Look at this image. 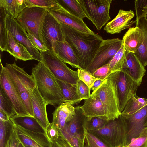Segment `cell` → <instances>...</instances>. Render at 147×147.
Masks as SVG:
<instances>
[{"mask_svg": "<svg viewBox=\"0 0 147 147\" xmlns=\"http://www.w3.org/2000/svg\"><path fill=\"white\" fill-rule=\"evenodd\" d=\"M27 35L32 45L40 52L45 51L48 50L44 44L34 35L30 33H28Z\"/></svg>", "mask_w": 147, "mask_h": 147, "instance_id": "46", "label": "cell"}, {"mask_svg": "<svg viewBox=\"0 0 147 147\" xmlns=\"http://www.w3.org/2000/svg\"><path fill=\"white\" fill-rule=\"evenodd\" d=\"M31 100L34 117L45 129L50 123L47 112V105L36 86L31 95Z\"/></svg>", "mask_w": 147, "mask_h": 147, "instance_id": "20", "label": "cell"}, {"mask_svg": "<svg viewBox=\"0 0 147 147\" xmlns=\"http://www.w3.org/2000/svg\"><path fill=\"white\" fill-rule=\"evenodd\" d=\"M6 23L7 30L11 33L15 40L26 48L34 60L42 61L40 52L32 43L26 31L16 19L7 14L6 18Z\"/></svg>", "mask_w": 147, "mask_h": 147, "instance_id": "11", "label": "cell"}, {"mask_svg": "<svg viewBox=\"0 0 147 147\" xmlns=\"http://www.w3.org/2000/svg\"><path fill=\"white\" fill-rule=\"evenodd\" d=\"M48 12L47 8L35 6L29 7L20 13L16 19L28 33L34 35L43 43L42 30Z\"/></svg>", "mask_w": 147, "mask_h": 147, "instance_id": "6", "label": "cell"}, {"mask_svg": "<svg viewBox=\"0 0 147 147\" xmlns=\"http://www.w3.org/2000/svg\"><path fill=\"white\" fill-rule=\"evenodd\" d=\"M144 127H147V120L146 121L144 124Z\"/></svg>", "mask_w": 147, "mask_h": 147, "instance_id": "52", "label": "cell"}, {"mask_svg": "<svg viewBox=\"0 0 147 147\" xmlns=\"http://www.w3.org/2000/svg\"><path fill=\"white\" fill-rule=\"evenodd\" d=\"M7 14L4 8L0 6V49L1 52L6 51L8 30L6 23Z\"/></svg>", "mask_w": 147, "mask_h": 147, "instance_id": "33", "label": "cell"}, {"mask_svg": "<svg viewBox=\"0 0 147 147\" xmlns=\"http://www.w3.org/2000/svg\"><path fill=\"white\" fill-rule=\"evenodd\" d=\"M122 45V40L118 38L104 40L87 70L91 73L112 59Z\"/></svg>", "mask_w": 147, "mask_h": 147, "instance_id": "9", "label": "cell"}, {"mask_svg": "<svg viewBox=\"0 0 147 147\" xmlns=\"http://www.w3.org/2000/svg\"><path fill=\"white\" fill-rule=\"evenodd\" d=\"M145 67L135 54L126 51V59L121 71L128 75L139 86L146 73Z\"/></svg>", "mask_w": 147, "mask_h": 147, "instance_id": "17", "label": "cell"}, {"mask_svg": "<svg viewBox=\"0 0 147 147\" xmlns=\"http://www.w3.org/2000/svg\"><path fill=\"white\" fill-rule=\"evenodd\" d=\"M0 6L7 14L16 19L24 9L32 6L29 0H0Z\"/></svg>", "mask_w": 147, "mask_h": 147, "instance_id": "25", "label": "cell"}, {"mask_svg": "<svg viewBox=\"0 0 147 147\" xmlns=\"http://www.w3.org/2000/svg\"><path fill=\"white\" fill-rule=\"evenodd\" d=\"M134 2L136 20H138L145 17L147 14V0H136Z\"/></svg>", "mask_w": 147, "mask_h": 147, "instance_id": "42", "label": "cell"}, {"mask_svg": "<svg viewBox=\"0 0 147 147\" xmlns=\"http://www.w3.org/2000/svg\"><path fill=\"white\" fill-rule=\"evenodd\" d=\"M13 130L20 141L30 147H52V142L45 133L37 132L14 124Z\"/></svg>", "mask_w": 147, "mask_h": 147, "instance_id": "15", "label": "cell"}, {"mask_svg": "<svg viewBox=\"0 0 147 147\" xmlns=\"http://www.w3.org/2000/svg\"><path fill=\"white\" fill-rule=\"evenodd\" d=\"M77 71L79 79L83 82L91 89L95 81L98 79L95 78L88 70L78 69Z\"/></svg>", "mask_w": 147, "mask_h": 147, "instance_id": "39", "label": "cell"}, {"mask_svg": "<svg viewBox=\"0 0 147 147\" xmlns=\"http://www.w3.org/2000/svg\"><path fill=\"white\" fill-rule=\"evenodd\" d=\"M11 119L14 125L34 132L45 133V129L34 117L16 115Z\"/></svg>", "mask_w": 147, "mask_h": 147, "instance_id": "26", "label": "cell"}, {"mask_svg": "<svg viewBox=\"0 0 147 147\" xmlns=\"http://www.w3.org/2000/svg\"><path fill=\"white\" fill-rule=\"evenodd\" d=\"M85 147H110L102 141L84 129Z\"/></svg>", "mask_w": 147, "mask_h": 147, "instance_id": "37", "label": "cell"}, {"mask_svg": "<svg viewBox=\"0 0 147 147\" xmlns=\"http://www.w3.org/2000/svg\"><path fill=\"white\" fill-rule=\"evenodd\" d=\"M147 120V104L127 119L129 129L136 133L140 132L145 127Z\"/></svg>", "mask_w": 147, "mask_h": 147, "instance_id": "27", "label": "cell"}, {"mask_svg": "<svg viewBox=\"0 0 147 147\" xmlns=\"http://www.w3.org/2000/svg\"><path fill=\"white\" fill-rule=\"evenodd\" d=\"M85 15L100 30L110 19V9L112 0H78Z\"/></svg>", "mask_w": 147, "mask_h": 147, "instance_id": "7", "label": "cell"}, {"mask_svg": "<svg viewBox=\"0 0 147 147\" xmlns=\"http://www.w3.org/2000/svg\"><path fill=\"white\" fill-rule=\"evenodd\" d=\"M109 121L98 117H93L89 121L87 120L86 123V129L88 132L100 129L103 127Z\"/></svg>", "mask_w": 147, "mask_h": 147, "instance_id": "41", "label": "cell"}, {"mask_svg": "<svg viewBox=\"0 0 147 147\" xmlns=\"http://www.w3.org/2000/svg\"><path fill=\"white\" fill-rule=\"evenodd\" d=\"M134 16V12L131 10L125 11L120 9L117 15L105 26L104 30L111 34L119 33L136 23V20L131 21Z\"/></svg>", "mask_w": 147, "mask_h": 147, "instance_id": "16", "label": "cell"}, {"mask_svg": "<svg viewBox=\"0 0 147 147\" xmlns=\"http://www.w3.org/2000/svg\"><path fill=\"white\" fill-rule=\"evenodd\" d=\"M80 107L88 121L94 117L109 121L103 105L98 97L91 95L89 98L84 100V104Z\"/></svg>", "mask_w": 147, "mask_h": 147, "instance_id": "18", "label": "cell"}, {"mask_svg": "<svg viewBox=\"0 0 147 147\" xmlns=\"http://www.w3.org/2000/svg\"><path fill=\"white\" fill-rule=\"evenodd\" d=\"M0 87L3 90L13 104L16 115H29L7 68L3 66L0 71Z\"/></svg>", "mask_w": 147, "mask_h": 147, "instance_id": "10", "label": "cell"}, {"mask_svg": "<svg viewBox=\"0 0 147 147\" xmlns=\"http://www.w3.org/2000/svg\"><path fill=\"white\" fill-rule=\"evenodd\" d=\"M42 61L56 79L76 86L79 79L77 71L69 68L53 52H40Z\"/></svg>", "mask_w": 147, "mask_h": 147, "instance_id": "8", "label": "cell"}, {"mask_svg": "<svg viewBox=\"0 0 147 147\" xmlns=\"http://www.w3.org/2000/svg\"><path fill=\"white\" fill-rule=\"evenodd\" d=\"M6 51L16 58L20 60L26 61L34 59L26 48L16 41L8 31Z\"/></svg>", "mask_w": 147, "mask_h": 147, "instance_id": "24", "label": "cell"}, {"mask_svg": "<svg viewBox=\"0 0 147 147\" xmlns=\"http://www.w3.org/2000/svg\"><path fill=\"white\" fill-rule=\"evenodd\" d=\"M80 106L74 107L75 114L65 128L71 134L84 137V129L87 120L80 108Z\"/></svg>", "mask_w": 147, "mask_h": 147, "instance_id": "23", "label": "cell"}, {"mask_svg": "<svg viewBox=\"0 0 147 147\" xmlns=\"http://www.w3.org/2000/svg\"><path fill=\"white\" fill-rule=\"evenodd\" d=\"M144 35L142 29L136 26L130 27L123 36L122 44L126 51L134 53L142 44Z\"/></svg>", "mask_w": 147, "mask_h": 147, "instance_id": "21", "label": "cell"}, {"mask_svg": "<svg viewBox=\"0 0 147 147\" xmlns=\"http://www.w3.org/2000/svg\"><path fill=\"white\" fill-rule=\"evenodd\" d=\"M24 147H30L29 146L24 145Z\"/></svg>", "mask_w": 147, "mask_h": 147, "instance_id": "53", "label": "cell"}, {"mask_svg": "<svg viewBox=\"0 0 147 147\" xmlns=\"http://www.w3.org/2000/svg\"><path fill=\"white\" fill-rule=\"evenodd\" d=\"M32 6H35L47 8L57 7L59 4L56 0H29Z\"/></svg>", "mask_w": 147, "mask_h": 147, "instance_id": "45", "label": "cell"}, {"mask_svg": "<svg viewBox=\"0 0 147 147\" xmlns=\"http://www.w3.org/2000/svg\"><path fill=\"white\" fill-rule=\"evenodd\" d=\"M61 91L64 102L72 105H78L81 101L76 92V86L56 79Z\"/></svg>", "mask_w": 147, "mask_h": 147, "instance_id": "30", "label": "cell"}, {"mask_svg": "<svg viewBox=\"0 0 147 147\" xmlns=\"http://www.w3.org/2000/svg\"><path fill=\"white\" fill-rule=\"evenodd\" d=\"M145 18L147 20V14H146V16Z\"/></svg>", "mask_w": 147, "mask_h": 147, "instance_id": "54", "label": "cell"}, {"mask_svg": "<svg viewBox=\"0 0 147 147\" xmlns=\"http://www.w3.org/2000/svg\"><path fill=\"white\" fill-rule=\"evenodd\" d=\"M76 88L77 94L81 101L90 97L91 89L81 80H78Z\"/></svg>", "mask_w": 147, "mask_h": 147, "instance_id": "40", "label": "cell"}, {"mask_svg": "<svg viewBox=\"0 0 147 147\" xmlns=\"http://www.w3.org/2000/svg\"><path fill=\"white\" fill-rule=\"evenodd\" d=\"M5 67L17 89L29 115L34 117L31 95L36 86L34 79L15 64L6 63Z\"/></svg>", "mask_w": 147, "mask_h": 147, "instance_id": "5", "label": "cell"}, {"mask_svg": "<svg viewBox=\"0 0 147 147\" xmlns=\"http://www.w3.org/2000/svg\"><path fill=\"white\" fill-rule=\"evenodd\" d=\"M36 87L47 105H59L64 102L56 79L42 61H39L32 70Z\"/></svg>", "mask_w": 147, "mask_h": 147, "instance_id": "2", "label": "cell"}, {"mask_svg": "<svg viewBox=\"0 0 147 147\" xmlns=\"http://www.w3.org/2000/svg\"><path fill=\"white\" fill-rule=\"evenodd\" d=\"M104 80L98 79L94 82L91 88L93 91L95 90L103 82Z\"/></svg>", "mask_w": 147, "mask_h": 147, "instance_id": "50", "label": "cell"}, {"mask_svg": "<svg viewBox=\"0 0 147 147\" xmlns=\"http://www.w3.org/2000/svg\"><path fill=\"white\" fill-rule=\"evenodd\" d=\"M11 119L7 121L0 120V147H6L8 139L13 129Z\"/></svg>", "mask_w": 147, "mask_h": 147, "instance_id": "34", "label": "cell"}, {"mask_svg": "<svg viewBox=\"0 0 147 147\" xmlns=\"http://www.w3.org/2000/svg\"><path fill=\"white\" fill-rule=\"evenodd\" d=\"M117 73V71L111 74L91 94L100 99L109 121L118 119L121 113L116 85Z\"/></svg>", "mask_w": 147, "mask_h": 147, "instance_id": "3", "label": "cell"}, {"mask_svg": "<svg viewBox=\"0 0 147 147\" xmlns=\"http://www.w3.org/2000/svg\"><path fill=\"white\" fill-rule=\"evenodd\" d=\"M18 147H24V144L20 142L19 144Z\"/></svg>", "mask_w": 147, "mask_h": 147, "instance_id": "51", "label": "cell"}, {"mask_svg": "<svg viewBox=\"0 0 147 147\" xmlns=\"http://www.w3.org/2000/svg\"><path fill=\"white\" fill-rule=\"evenodd\" d=\"M45 134L48 139L51 142L57 140L60 138L59 129L52 122L44 129Z\"/></svg>", "mask_w": 147, "mask_h": 147, "instance_id": "43", "label": "cell"}, {"mask_svg": "<svg viewBox=\"0 0 147 147\" xmlns=\"http://www.w3.org/2000/svg\"><path fill=\"white\" fill-rule=\"evenodd\" d=\"M75 112L74 107L68 103L63 102L58 105L54 111L52 122L59 130L63 129L71 119Z\"/></svg>", "mask_w": 147, "mask_h": 147, "instance_id": "22", "label": "cell"}, {"mask_svg": "<svg viewBox=\"0 0 147 147\" xmlns=\"http://www.w3.org/2000/svg\"><path fill=\"white\" fill-rule=\"evenodd\" d=\"M58 4L66 11L83 20L86 17L78 0H56Z\"/></svg>", "mask_w": 147, "mask_h": 147, "instance_id": "31", "label": "cell"}, {"mask_svg": "<svg viewBox=\"0 0 147 147\" xmlns=\"http://www.w3.org/2000/svg\"><path fill=\"white\" fill-rule=\"evenodd\" d=\"M60 24L64 40L77 55L82 69L87 70L104 39L95 33L82 32L63 23Z\"/></svg>", "mask_w": 147, "mask_h": 147, "instance_id": "1", "label": "cell"}, {"mask_svg": "<svg viewBox=\"0 0 147 147\" xmlns=\"http://www.w3.org/2000/svg\"><path fill=\"white\" fill-rule=\"evenodd\" d=\"M42 37L45 45L53 52L54 42L65 40L60 23L48 12L43 25Z\"/></svg>", "mask_w": 147, "mask_h": 147, "instance_id": "12", "label": "cell"}, {"mask_svg": "<svg viewBox=\"0 0 147 147\" xmlns=\"http://www.w3.org/2000/svg\"><path fill=\"white\" fill-rule=\"evenodd\" d=\"M52 147H73L65 139L60 136L57 141L52 142Z\"/></svg>", "mask_w": 147, "mask_h": 147, "instance_id": "48", "label": "cell"}, {"mask_svg": "<svg viewBox=\"0 0 147 147\" xmlns=\"http://www.w3.org/2000/svg\"><path fill=\"white\" fill-rule=\"evenodd\" d=\"M127 120L121 115L119 118L109 121L101 129L89 132L110 147H121L127 144Z\"/></svg>", "mask_w": 147, "mask_h": 147, "instance_id": "4", "label": "cell"}, {"mask_svg": "<svg viewBox=\"0 0 147 147\" xmlns=\"http://www.w3.org/2000/svg\"><path fill=\"white\" fill-rule=\"evenodd\" d=\"M0 110L6 113L10 118L16 115L13 104L1 87L0 88Z\"/></svg>", "mask_w": 147, "mask_h": 147, "instance_id": "35", "label": "cell"}, {"mask_svg": "<svg viewBox=\"0 0 147 147\" xmlns=\"http://www.w3.org/2000/svg\"><path fill=\"white\" fill-rule=\"evenodd\" d=\"M125 147H147V127H144L138 136L132 139Z\"/></svg>", "mask_w": 147, "mask_h": 147, "instance_id": "38", "label": "cell"}, {"mask_svg": "<svg viewBox=\"0 0 147 147\" xmlns=\"http://www.w3.org/2000/svg\"><path fill=\"white\" fill-rule=\"evenodd\" d=\"M10 118L6 113L0 110V120L3 121H7Z\"/></svg>", "mask_w": 147, "mask_h": 147, "instance_id": "49", "label": "cell"}, {"mask_svg": "<svg viewBox=\"0 0 147 147\" xmlns=\"http://www.w3.org/2000/svg\"><path fill=\"white\" fill-rule=\"evenodd\" d=\"M47 9L48 12L60 23L82 32L91 34L94 33L89 28L83 20L70 13L59 5L56 7L47 8Z\"/></svg>", "mask_w": 147, "mask_h": 147, "instance_id": "14", "label": "cell"}, {"mask_svg": "<svg viewBox=\"0 0 147 147\" xmlns=\"http://www.w3.org/2000/svg\"><path fill=\"white\" fill-rule=\"evenodd\" d=\"M60 136L65 139L73 147H85L84 137L72 135L65 128L59 130Z\"/></svg>", "mask_w": 147, "mask_h": 147, "instance_id": "36", "label": "cell"}, {"mask_svg": "<svg viewBox=\"0 0 147 147\" xmlns=\"http://www.w3.org/2000/svg\"><path fill=\"white\" fill-rule=\"evenodd\" d=\"M147 104V98L133 95L127 101L121 115L127 120Z\"/></svg>", "mask_w": 147, "mask_h": 147, "instance_id": "28", "label": "cell"}, {"mask_svg": "<svg viewBox=\"0 0 147 147\" xmlns=\"http://www.w3.org/2000/svg\"><path fill=\"white\" fill-rule=\"evenodd\" d=\"M20 142L16 132L13 129L8 139L6 147H18Z\"/></svg>", "mask_w": 147, "mask_h": 147, "instance_id": "47", "label": "cell"}, {"mask_svg": "<svg viewBox=\"0 0 147 147\" xmlns=\"http://www.w3.org/2000/svg\"><path fill=\"white\" fill-rule=\"evenodd\" d=\"M111 74V70L107 63L98 68L92 74L98 79L105 80Z\"/></svg>", "mask_w": 147, "mask_h": 147, "instance_id": "44", "label": "cell"}, {"mask_svg": "<svg viewBox=\"0 0 147 147\" xmlns=\"http://www.w3.org/2000/svg\"><path fill=\"white\" fill-rule=\"evenodd\" d=\"M136 21V26L140 27L143 31L144 40L142 45L134 53L145 67L147 65V20L144 17Z\"/></svg>", "mask_w": 147, "mask_h": 147, "instance_id": "29", "label": "cell"}, {"mask_svg": "<svg viewBox=\"0 0 147 147\" xmlns=\"http://www.w3.org/2000/svg\"><path fill=\"white\" fill-rule=\"evenodd\" d=\"M53 52L61 61L73 68L82 69L77 55L70 46L65 40L54 42Z\"/></svg>", "mask_w": 147, "mask_h": 147, "instance_id": "19", "label": "cell"}, {"mask_svg": "<svg viewBox=\"0 0 147 147\" xmlns=\"http://www.w3.org/2000/svg\"><path fill=\"white\" fill-rule=\"evenodd\" d=\"M116 85L119 105L121 112L129 99L136 94L140 86L128 75L121 71H118Z\"/></svg>", "mask_w": 147, "mask_h": 147, "instance_id": "13", "label": "cell"}, {"mask_svg": "<svg viewBox=\"0 0 147 147\" xmlns=\"http://www.w3.org/2000/svg\"><path fill=\"white\" fill-rule=\"evenodd\" d=\"M126 59V51L122 44L119 50L108 63L112 73L121 71Z\"/></svg>", "mask_w": 147, "mask_h": 147, "instance_id": "32", "label": "cell"}, {"mask_svg": "<svg viewBox=\"0 0 147 147\" xmlns=\"http://www.w3.org/2000/svg\"><path fill=\"white\" fill-rule=\"evenodd\" d=\"M121 147H125V146H124Z\"/></svg>", "mask_w": 147, "mask_h": 147, "instance_id": "55", "label": "cell"}]
</instances>
